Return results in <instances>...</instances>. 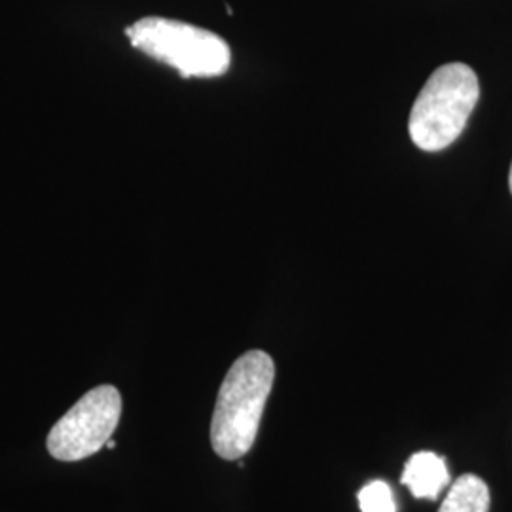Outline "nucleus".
<instances>
[{"instance_id":"5","label":"nucleus","mask_w":512,"mask_h":512,"mask_svg":"<svg viewBox=\"0 0 512 512\" xmlns=\"http://www.w3.org/2000/svg\"><path fill=\"white\" fill-rule=\"evenodd\" d=\"M401 482L418 499H437L450 484L446 459L435 452H418L406 461Z\"/></svg>"},{"instance_id":"9","label":"nucleus","mask_w":512,"mask_h":512,"mask_svg":"<svg viewBox=\"0 0 512 512\" xmlns=\"http://www.w3.org/2000/svg\"><path fill=\"white\" fill-rule=\"evenodd\" d=\"M509 186H511V192H512V165H511V175H509Z\"/></svg>"},{"instance_id":"2","label":"nucleus","mask_w":512,"mask_h":512,"mask_svg":"<svg viewBox=\"0 0 512 512\" xmlns=\"http://www.w3.org/2000/svg\"><path fill=\"white\" fill-rule=\"evenodd\" d=\"M480 97L475 71L465 63L442 65L429 76L410 110L408 131L416 147L439 152L458 141Z\"/></svg>"},{"instance_id":"6","label":"nucleus","mask_w":512,"mask_h":512,"mask_svg":"<svg viewBox=\"0 0 512 512\" xmlns=\"http://www.w3.org/2000/svg\"><path fill=\"white\" fill-rule=\"evenodd\" d=\"M439 512H490L488 484L476 475H461L444 497Z\"/></svg>"},{"instance_id":"1","label":"nucleus","mask_w":512,"mask_h":512,"mask_svg":"<svg viewBox=\"0 0 512 512\" xmlns=\"http://www.w3.org/2000/svg\"><path fill=\"white\" fill-rule=\"evenodd\" d=\"M274 380V359L260 349L230 366L211 420V446L219 458L234 461L253 448Z\"/></svg>"},{"instance_id":"3","label":"nucleus","mask_w":512,"mask_h":512,"mask_svg":"<svg viewBox=\"0 0 512 512\" xmlns=\"http://www.w3.org/2000/svg\"><path fill=\"white\" fill-rule=\"evenodd\" d=\"M133 48L177 69L183 78H217L228 73L232 52L224 38L177 19H139L126 27Z\"/></svg>"},{"instance_id":"7","label":"nucleus","mask_w":512,"mask_h":512,"mask_svg":"<svg viewBox=\"0 0 512 512\" xmlns=\"http://www.w3.org/2000/svg\"><path fill=\"white\" fill-rule=\"evenodd\" d=\"M359 507L363 512H397L391 486L384 480H374L359 492Z\"/></svg>"},{"instance_id":"4","label":"nucleus","mask_w":512,"mask_h":512,"mask_svg":"<svg viewBox=\"0 0 512 512\" xmlns=\"http://www.w3.org/2000/svg\"><path fill=\"white\" fill-rule=\"evenodd\" d=\"M120 416V391L114 385L93 387L52 427L46 442L50 456L59 461L90 458L109 442Z\"/></svg>"},{"instance_id":"8","label":"nucleus","mask_w":512,"mask_h":512,"mask_svg":"<svg viewBox=\"0 0 512 512\" xmlns=\"http://www.w3.org/2000/svg\"><path fill=\"white\" fill-rule=\"evenodd\" d=\"M105 446H107V448H109V450H114V448H116V442H114V440L110 439L109 442H107V444H105Z\"/></svg>"}]
</instances>
